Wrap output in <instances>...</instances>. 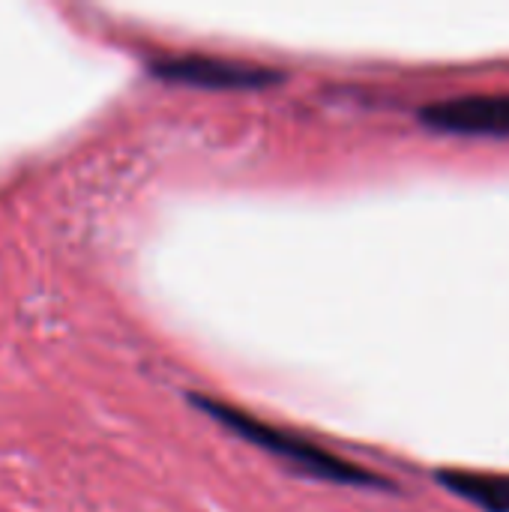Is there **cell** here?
I'll use <instances>...</instances> for the list:
<instances>
[{
    "label": "cell",
    "mask_w": 509,
    "mask_h": 512,
    "mask_svg": "<svg viewBox=\"0 0 509 512\" xmlns=\"http://www.w3.org/2000/svg\"><path fill=\"white\" fill-rule=\"evenodd\" d=\"M189 402L213 417L219 426H225L231 435H237L240 441L270 453L273 459L285 462L294 474L300 477H309V480H321V483H333V486H351V489H375V492H390V480H384L381 474L369 471V468H360L354 462H345L339 456H333L330 450L318 447L315 441L297 435V432H285V429H276L228 402H219V399H210V396H198L192 393Z\"/></svg>",
    "instance_id": "1"
},
{
    "label": "cell",
    "mask_w": 509,
    "mask_h": 512,
    "mask_svg": "<svg viewBox=\"0 0 509 512\" xmlns=\"http://www.w3.org/2000/svg\"><path fill=\"white\" fill-rule=\"evenodd\" d=\"M420 123L441 135L509 138V93H474L420 108Z\"/></svg>",
    "instance_id": "3"
},
{
    "label": "cell",
    "mask_w": 509,
    "mask_h": 512,
    "mask_svg": "<svg viewBox=\"0 0 509 512\" xmlns=\"http://www.w3.org/2000/svg\"><path fill=\"white\" fill-rule=\"evenodd\" d=\"M147 69L159 81L198 90H264L285 81L282 69L213 54H168L150 60Z\"/></svg>",
    "instance_id": "2"
},
{
    "label": "cell",
    "mask_w": 509,
    "mask_h": 512,
    "mask_svg": "<svg viewBox=\"0 0 509 512\" xmlns=\"http://www.w3.org/2000/svg\"><path fill=\"white\" fill-rule=\"evenodd\" d=\"M435 483L444 486L450 495L474 504L483 512H509V477L507 474H480V471H459L444 468L435 471Z\"/></svg>",
    "instance_id": "4"
}]
</instances>
